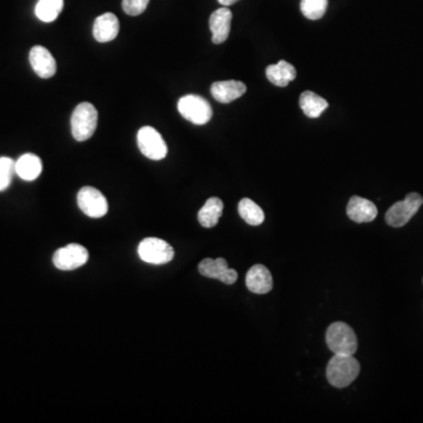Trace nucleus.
<instances>
[{
  "instance_id": "f257e3e1",
  "label": "nucleus",
  "mask_w": 423,
  "mask_h": 423,
  "mask_svg": "<svg viewBox=\"0 0 423 423\" xmlns=\"http://www.w3.org/2000/svg\"><path fill=\"white\" fill-rule=\"evenodd\" d=\"M327 379L336 388H346L360 374V364L353 355L334 354L327 364Z\"/></svg>"
},
{
  "instance_id": "f03ea898",
  "label": "nucleus",
  "mask_w": 423,
  "mask_h": 423,
  "mask_svg": "<svg viewBox=\"0 0 423 423\" xmlns=\"http://www.w3.org/2000/svg\"><path fill=\"white\" fill-rule=\"evenodd\" d=\"M98 125V111L90 102H81L71 118V131L77 141H86L95 134Z\"/></svg>"
},
{
  "instance_id": "7ed1b4c3",
  "label": "nucleus",
  "mask_w": 423,
  "mask_h": 423,
  "mask_svg": "<svg viewBox=\"0 0 423 423\" xmlns=\"http://www.w3.org/2000/svg\"><path fill=\"white\" fill-rule=\"evenodd\" d=\"M326 342L334 354L354 355L359 347L357 334L345 322H334L329 326L326 334Z\"/></svg>"
},
{
  "instance_id": "20e7f679",
  "label": "nucleus",
  "mask_w": 423,
  "mask_h": 423,
  "mask_svg": "<svg viewBox=\"0 0 423 423\" xmlns=\"http://www.w3.org/2000/svg\"><path fill=\"white\" fill-rule=\"evenodd\" d=\"M178 111L182 118L194 125H205L213 116L210 102L196 95H184L178 102Z\"/></svg>"
},
{
  "instance_id": "39448f33",
  "label": "nucleus",
  "mask_w": 423,
  "mask_h": 423,
  "mask_svg": "<svg viewBox=\"0 0 423 423\" xmlns=\"http://www.w3.org/2000/svg\"><path fill=\"white\" fill-rule=\"evenodd\" d=\"M423 205V198L419 193H410L403 201L394 203L386 213V222L392 227H403L410 222Z\"/></svg>"
},
{
  "instance_id": "423d86ee",
  "label": "nucleus",
  "mask_w": 423,
  "mask_h": 423,
  "mask_svg": "<svg viewBox=\"0 0 423 423\" xmlns=\"http://www.w3.org/2000/svg\"><path fill=\"white\" fill-rule=\"evenodd\" d=\"M138 254L145 263L165 265L174 258V249L162 239L146 238L138 246Z\"/></svg>"
},
{
  "instance_id": "0eeeda50",
  "label": "nucleus",
  "mask_w": 423,
  "mask_h": 423,
  "mask_svg": "<svg viewBox=\"0 0 423 423\" xmlns=\"http://www.w3.org/2000/svg\"><path fill=\"white\" fill-rule=\"evenodd\" d=\"M137 141L141 153L150 160H162L167 155V145L153 127H141L138 132Z\"/></svg>"
},
{
  "instance_id": "6e6552de",
  "label": "nucleus",
  "mask_w": 423,
  "mask_h": 423,
  "mask_svg": "<svg viewBox=\"0 0 423 423\" xmlns=\"http://www.w3.org/2000/svg\"><path fill=\"white\" fill-rule=\"evenodd\" d=\"M77 201L81 212L93 219L105 217L109 212V203L105 196L95 187H83L78 193Z\"/></svg>"
},
{
  "instance_id": "1a4fd4ad",
  "label": "nucleus",
  "mask_w": 423,
  "mask_h": 423,
  "mask_svg": "<svg viewBox=\"0 0 423 423\" xmlns=\"http://www.w3.org/2000/svg\"><path fill=\"white\" fill-rule=\"evenodd\" d=\"M88 261V249L79 244H70L61 247L53 256V265L60 270H77Z\"/></svg>"
},
{
  "instance_id": "9d476101",
  "label": "nucleus",
  "mask_w": 423,
  "mask_h": 423,
  "mask_svg": "<svg viewBox=\"0 0 423 423\" xmlns=\"http://www.w3.org/2000/svg\"><path fill=\"white\" fill-rule=\"evenodd\" d=\"M200 274L208 279H217L226 285H233L238 280V272L228 267V263L224 258L203 259L198 266Z\"/></svg>"
},
{
  "instance_id": "9b49d317",
  "label": "nucleus",
  "mask_w": 423,
  "mask_h": 423,
  "mask_svg": "<svg viewBox=\"0 0 423 423\" xmlns=\"http://www.w3.org/2000/svg\"><path fill=\"white\" fill-rule=\"evenodd\" d=\"M30 64L35 74L42 79L52 78L56 72V59L49 49L42 46H33L30 51Z\"/></svg>"
},
{
  "instance_id": "f8f14e48",
  "label": "nucleus",
  "mask_w": 423,
  "mask_h": 423,
  "mask_svg": "<svg viewBox=\"0 0 423 423\" xmlns=\"http://www.w3.org/2000/svg\"><path fill=\"white\" fill-rule=\"evenodd\" d=\"M347 215L350 220L357 224L371 222L378 217V208L371 200L354 196L350 198L347 205Z\"/></svg>"
},
{
  "instance_id": "ddd939ff",
  "label": "nucleus",
  "mask_w": 423,
  "mask_h": 423,
  "mask_svg": "<svg viewBox=\"0 0 423 423\" xmlns=\"http://www.w3.org/2000/svg\"><path fill=\"white\" fill-rule=\"evenodd\" d=\"M232 14L231 10L224 6L214 11L210 18V28L212 32V42L214 44H222L226 42L231 32Z\"/></svg>"
},
{
  "instance_id": "4468645a",
  "label": "nucleus",
  "mask_w": 423,
  "mask_h": 423,
  "mask_svg": "<svg viewBox=\"0 0 423 423\" xmlns=\"http://www.w3.org/2000/svg\"><path fill=\"white\" fill-rule=\"evenodd\" d=\"M246 286L252 293L267 294L273 288V277L263 265H254L246 275Z\"/></svg>"
},
{
  "instance_id": "2eb2a0df",
  "label": "nucleus",
  "mask_w": 423,
  "mask_h": 423,
  "mask_svg": "<svg viewBox=\"0 0 423 423\" xmlns=\"http://www.w3.org/2000/svg\"><path fill=\"white\" fill-rule=\"evenodd\" d=\"M246 91V85L238 81H217L210 86V93L213 98L221 104L234 102L245 95Z\"/></svg>"
},
{
  "instance_id": "dca6fc26",
  "label": "nucleus",
  "mask_w": 423,
  "mask_h": 423,
  "mask_svg": "<svg viewBox=\"0 0 423 423\" xmlns=\"http://www.w3.org/2000/svg\"><path fill=\"white\" fill-rule=\"evenodd\" d=\"M119 20L116 14L104 13L95 19L93 37L99 42H112L119 33Z\"/></svg>"
},
{
  "instance_id": "f3484780",
  "label": "nucleus",
  "mask_w": 423,
  "mask_h": 423,
  "mask_svg": "<svg viewBox=\"0 0 423 423\" xmlns=\"http://www.w3.org/2000/svg\"><path fill=\"white\" fill-rule=\"evenodd\" d=\"M42 160L35 154H24L16 161V174L25 181H33L42 174Z\"/></svg>"
},
{
  "instance_id": "a211bd4d",
  "label": "nucleus",
  "mask_w": 423,
  "mask_h": 423,
  "mask_svg": "<svg viewBox=\"0 0 423 423\" xmlns=\"http://www.w3.org/2000/svg\"><path fill=\"white\" fill-rule=\"evenodd\" d=\"M267 79L279 88H286L290 81L297 78V70L286 60H280L277 65H270L266 68Z\"/></svg>"
},
{
  "instance_id": "6ab92c4d",
  "label": "nucleus",
  "mask_w": 423,
  "mask_h": 423,
  "mask_svg": "<svg viewBox=\"0 0 423 423\" xmlns=\"http://www.w3.org/2000/svg\"><path fill=\"white\" fill-rule=\"evenodd\" d=\"M224 212V203L219 198H210L198 213V220L205 228L217 226Z\"/></svg>"
},
{
  "instance_id": "aec40b11",
  "label": "nucleus",
  "mask_w": 423,
  "mask_h": 423,
  "mask_svg": "<svg viewBox=\"0 0 423 423\" xmlns=\"http://www.w3.org/2000/svg\"><path fill=\"white\" fill-rule=\"evenodd\" d=\"M300 107L308 118H318L328 107V102L314 92L306 91L300 95Z\"/></svg>"
},
{
  "instance_id": "412c9836",
  "label": "nucleus",
  "mask_w": 423,
  "mask_h": 423,
  "mask_svg": "<svg viewBox=\"0 0 423 423\" xmlns=\"http://www.w3.org/2000/svg\"><path fill=\"white\" fill-rule=\"evenodd\" d=\"M238 210L240 217L247 224L252 225V226H259L265 220V213H263V208L249 198H244L239 203Z\"/></svg>"
},
{
  "instance_id": "4be33fe9",
  "label": "nucleus",
  "mask_w": 423,
  "mask_h": 423,
  "mask_svg": "<svg viewBox=\"0 0 423 423\" xmlns=\"http://www.w3.org/2000/svg\"><path fill=\"white\" fill-rule=\"evenodd\" d=\"M64 0H39L35 5V16L44 23L56 20L63 11Z\"/></svg>"
},
{
  "instance_id": "5701e85b",
  "label": "nucleus",
  "mask_w": 423,
  "mask_h": 423,
  "mask_svg": "<svg viewBox=\"0 0 423 423\" xmlns=\"http://www.w3.org/2000/svg\"><path fill=\"white\" fill-rule=\"evenodd\" d=\"M328 0H301V12L311 20H318L325 16Z\"/></svg>"
},
{
  "instance_id": "b1692460",
  "label": "nucleus",
  "mask_w": 423,
  "mask_h": 423,
  "mask_svg": "<svg viewBox=\"0 0 423 423\" xmlns=\"http://www.w3.org/2000/svg\"><path fill=\"white\" fill-rule=\"evenodd\" d=\"M16 174V161L11 157H0V192L8 189Z\"/></svg>"
},
{
  "instance_id": "393cba45",
  "label": "nucleus",
  "mask_w": 423,
  "mask_h": 423,
  "mask_svg": "<svg viewBox=\"0 0 423 423\" xmlns=\"http://www.w3.org/2000/svg\"><path fill=\"white\" fill-rule=\"evenodd\" d=\"M150 0H123V10L125 13L132 17L143 13Z\"/></svg>"
},
{
  "instance_id": "a878e982",
  "label": "nucleus",
  "mask_w": 423,
  "mask_h": 423,
  "mask_svg": "<svg viewBox=\"0 0 423 423\" xmlns=\"http://www.w3.org/2000/svg\"><path fill=\"white\" fill-rule=\"evenodd\" d=\"M221 5H224V6H231L233 4L238 3L239 0H218Z\"/></svg>"
}]
</instances>
